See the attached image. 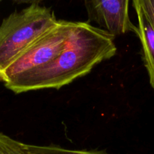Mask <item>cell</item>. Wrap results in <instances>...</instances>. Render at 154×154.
<instances>
[{
  "instance_id": "6da1fadb",
  "label": "cell",
  "mask_w": 154,
  "mask_h": 154,
  "mask_svg": "<svg viewBox=\"0 0 154 154\" xmlns=\"http://www.w3.org/2000/svg\"><path fill=\"white\" fill-rule=\"evenodd\" d=\"M112 35L88 22H72L63 51L50 63L5 84L14 93L58 89L87 75L117 52Z\"/></svg>"
},
{
  "instance_id": "7a4b0ae2",
  "label": "cell",
  "mask_w": 154,
  "mask_h": 154,
  "mask_svg": "<svg viewBox=\"0 0 154 154\" xmlns=\"http://www.w3.org/2000/svg\"><path fill=\"white\" fill-rule=\"evenodd\" d=\"M57 21L51 8L37 2L5 18L0 24V72Z\"/></svg>"
},
{
  "instance_id": "3957f363",
  "label": "cell",
  "mask_w": 154,
  "mask_h": 154,
  "mask_svg": "<svg viewBox=\"0 0 154 154\" xmlns=\"http://www.w3.org/2000/svg\"><path fill=\"white\" fill-rule=\"evenodd\" d=\"M72 22L63 20L57 21L54 27L36 39L0 72V81L5 84L55 59L67 44Z\"/></svg>"
},
{
  "instance_id": "277c9868",
  "label": "cell",
  "mask_w": 154,
  "mask_h": 154,
  "mask_svg": "<svg viewBox=\"0 0 154 154\" xmlns=\"http://www.w3.org/2000/svg\"><path fill=\"white\" fill-rule=\"evenodd\" d=\"M129 0H87L84 6L88 23H95L113 37L128 32L135 33L138 26L129 15Z\"/></svg>"
},
{
  "instance_id": "5b68a950",
  "label": "cell",
  "mask_w": 154,
  "mask_h": 154,
  "mask_svg": "<svg viewBox=\"0 0 154 154\" xmlns=\"http://www.w3.org/2000/svg\"><path fill=\"white\" fill-rule=\"evenodd\" d=\"M138 20L137 35L142 47L143 60L154 91V27L136 0L132 2Z\"/></svg>"
},
{
  "instance_id": "8992f818",
  "label": "cell",
  "mask_w": 154,
  "mask_h": 154,
  "mask_svg": "<svg viewBox=\"0 0 154 154\" xmlns=\"http://www.w3.org/2000/svg\"><path fill=\"white\" fill-rule=\"evenodd\" d=\"M29 154H108L97 150H68L57 146H38L28 144Z\"/></svg>"
},
{
  "instance_id": "52a82bcc",
  "label": "cell",
  "mask_w": 154,
  "mask_h": 154,
  "mask_svg": "<svg viewBox=\"0 0 154 154\" xmlns=\"http://www.w3.org/2000/svg\"><path fill=\"white\" fill-rule=\"evenodd\" d=\"M0 154H29L28 144L0 132Z\"/></svg>"
},
{
  "instance_id": "ba28073f",
  "label": "cell",
  "mask_w": 154,
  "mask_h": 154,
  "mask_svg": "<svg viewBox=\"0 0 154 154\" xmlns=\"http://www.w3.org/2000/svg\"><path fill=\"white\" fill-rule=\"evenodd\" d=\"M154 27V0H136Z\"/></svg>"
},
{
  "instance_id": "9c48e42d",
  "label": "cell",
  "mask_w": 154,
  "mask_h": 154,
  "mask_svg": "<svg viewBox=\"0 0 154 154\" xmlns=\"http://www.w3.org/2000/svg\"><path fill=\"white\" fill-rule=\"evenodd\" d=\"M0 2H1V1H0Z\"/></svg>"
}]
</instances>
